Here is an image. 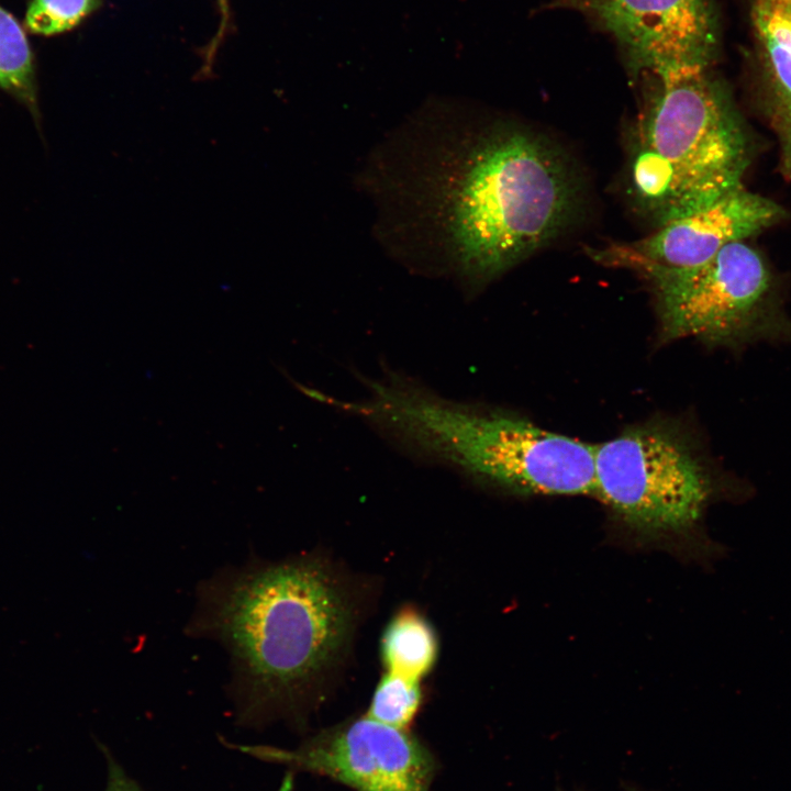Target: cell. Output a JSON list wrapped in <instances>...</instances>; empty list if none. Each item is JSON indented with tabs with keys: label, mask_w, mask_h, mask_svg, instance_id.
Returning a JSON list of instances; mask_svg holds the SVG:
<instances>
[{
	"label": "cell",
	"mask_w": 791,
	"mask_h": 791,
	"mask_svg": "<svg viewBox=\"0 0 791 791\" xmlns=\"http://www.w3.org/2000/svg\"><path fill=\"white\" fill-rule=\"evenodd\" d=\"M218 9L220 13V23L215 35L204 51L203 67L200 70L201 77L210 75L218 48L225 36L227 26H230V0H218Z\"/></svg>",
	"instance_id": "2e32d148"
},
{
	"label": "cell",
	"mask_w": 791,
	"mask_h": 791,
	"mask_svg": "<svg viewBox=\"0 0 791 791\" xmlns=\"http://www.w3.org/2000/svg\"><path fill=\"white\" fill-rule=\"evenodd\" d=\"M706 70L646 78L630 132L626 191L657 227L743 187L746 141Z\"/></svg>",
	"instance_id": "277c9868"
},
{
	"label": "cell",
	"mask_w": 791,
	"mask_h": 791,
	"mask_svg": "<svg viewBox=\"0 0 791 791\" xmlns=\"http://www.w3.org/2000/svg\"><path fill=\"white\" fill-rule=\"evenodd\" d=\"M258 759L322 776L356 791H431L437 762L409 729L368 715L342 722L294 748L235 746Z\"/></svg>",
	"instance_id": "52a82bcc"
},
{
	"label": "cell",
	"mask_w": 791,
	"mask_h": 791,
	"mask_svg": "<svg viewBox=\"0 0 791 791\" xmlns=\"http://www.w3.org/2000/svg\"><path fill=\"white\" fill-rule=\"evenodd\" d=\"M0 89L27 109L40 129L42 114L34 56L21 24L0 7Z\"/></svg>",
	"instance_id": "7c38bea8"
},
{
	"label": "cell",
	"mask_w": 791,
	"mask_h": 791,
	"mask_svg": "<svg viewBox=\"0 0 791 791\" xmlns=\"http://www.w3.org/2000/svg\"><path fill=\"white\" fill-rule=\"evenodd\" d=\"M367 387L350 413L420 455L519 494L594 493V446L588 443L445 400L400 378Z\"/></svg>",
	"instance_id": "7a4b0ae2"
},
{
	"label": "cell",
	"mask_w": 791,
	"mask_h": 791,
	"mask_svg": "<svg viewBox=\"0 0 791 791\" xmlns=\"http://www.w3.org/2000/svg\"><path fill=\"white\" fill-rule=\"evenodd\" d=\"M569 158L519 126L491 133L475 152L452 219L465 276L488 281L557 237L576 214L580 186Z\"/></svg>",
	"instance_id": "3957f363"
},
{
	"label": "cell",
	"mask_w": 791,
	"mask_h": 791,
	"mask_svg": "<svg viewBox=\"0 0 791 791\" xmlns=\"http://www.w3.org/2000/svg\"><path fill=\"white\" fill-rule=\"evenodd\" d=\"M381 654L387 672L420 682L437 656L435 633L420 614L403 611L387 626Z\"/></svg>",
	"instance_id": "8fae6325"
},
{
	"label": "cell",
	"mask_w": 791,
	"mask_h": 791,
	"mask_svg": "<svg viewBox=\"0 0 791 791\" xmlns=\"http://www.w3.org/2000/svg\"><path fill=\"white\" fill-rule=\"evenodd\" d=\"M594 493L631 531L661 539L697 526L711 481L679 432L647 423L594 446Z\"/></svg>",
	"instance_id": "5b68a950"
},
{
	"label": "cell",
	"mask_w": 791,
	"mask_h": 791,
	"mask_svg": "<svg viewBox=\"0 0 791 791\" xmlns=\"http://www.w3.org/2000/svg\"><path fill=\"white\" fill-rule=\"evenodd\" d=\"M777 115L784 164L791 170V107L778 104Z\"/></svg>",
	"instance_id": "e0dca14e"
},
{
	"label": "cell",
	"mask_w": 791,
	"mask_h": 791,
	"mask_svg": "<svg viewBox=\"0 0 791 791\" xmlns=\"http://www.w3.org/2000/svg\"><path fill=\"white\" fill-rule=\"evenodd\" d=\"M107 759V781L104 791H145L132 777H130L122 766L104 749ZM286 786L278 791H287Z\"/></svg>",
	"instance_id": "9a60e30c"
},
{
	"label": "cell",
	"mask_w": 791,
	"mask_h": 791,
	"mask_svg": "<svg viewBox=\"0 0 791 791\" xmlns=\"http://www.w3.org/2000/svg\"><path fill=\"white\" fill-rule=\"evenodd\" d=\"M422 702L420 682L387 672L379 681L366 715L409 729Z\"/></svg>",
	"instance_id": "4fadbf2b"
},
{
	"label": "cell",
	"mask_w": 791,
	"mask_h": 791,
	"mask_svg": "<svg viewBox=\"0 0 791 791\" xmlns=\"http://www.w3.org/2000/svg\"><path fill=\"white\" fill-rule=\"evenodd\" d=\"M102 0H31L25 26L38 35H57L73 30L98 10Z\"/></svg>",
	"instance_id": "5bb4252c"
},
{
	"label": "cell",
	"mask_w": 791,
	"mask_h": 791,
	"mask_svg": "<svg viewBox=\"0 0 791 791\" xmlns=\"http://www.w3.org/2000/svg\"><path fill=\"white\" fill-rule=\"evenodd\" d=\"M350 600L312 558H253L201 581L187 634L219 642L230 656V693L246 725L294 715L342 653Z\"/></svg>",
	"instance_id": "6da1fadb"
},
{
	"label": "cell",
	"mask_w": 791,
	"mask_h": 791,
	"mask_svg": "<svg viewBox=\"0 0 791 791\" xmlns=\"http://www.w3.org/2000/svg\"><path fill=\"white\" fill-rule=\"evenodd\" d=\"M636 271L653 285L666 339L692 336L740 346L791 333L790 324L769 308V271L745 241L728 244L695 268L643 266Z\"/></svg>",
	"instance_id": "8992f818"
},
{
	"label": "cell",
	"mask_w": 791,
	"mask_h": 791,
	"mask_svg": "<svg viewBox=\"0 0 791 791\" xmlns=\"http://www.w3.org/2000/svg\"><path fill=\"white\" fill-rule=\"evenodd\" d=\"M750 13L778 104L791 107V0H751Z\"/></svg>",
	"instance_id": "30bf717a"
},
{
	"label": "cell",
	"mask_w": 791,
	"mask_h": 791,
	"mask_svg": "<svg viewBox=\"0 0 791 791\" xmlns=\"http://www.w3.org/2000/svg\"><path fill=\"white\" fill-rule=\"evenodd\" d=\"M606 34L631 78L708 69L716 46L710 0H549Z\"/></svg>",
	"instance_id": "ba28073f"
},
{
	"label": "cell",
	"mask_w": 791,
	"mask_h": 791,
	"mask_svg": "<svg viewBox=\"0 0 791 791\" xmlns=\"http://www.w3.org/2000/svg\"><path fill=\"white\" fill-rule=\"evenodd\" d=\"M783 211L775 201L743 187L711 205L672 220L632 243L591 249L601 264L636 270L643 266L691 269L728 244L743 242L776 223Z\"/></svg>",
	"instance_id": "9c48e42d"
}]
</instances>
